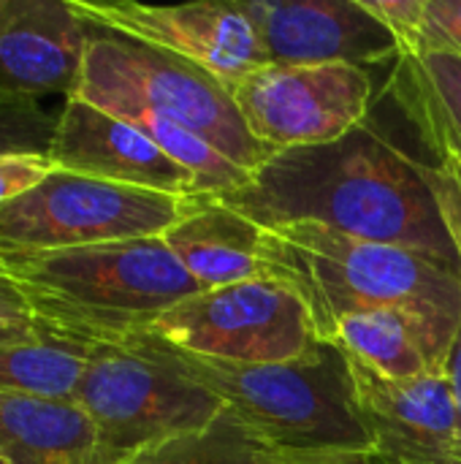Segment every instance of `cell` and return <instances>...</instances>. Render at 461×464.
<instances>
[{
    "label": "cell",
    "instance_id": "obj_1",
    "mask_svg": "<svg viewBox=\"0 0 461 464\" xmlns=\"http://www.w3.org/2000/svg\"><path fill=\"white\" fill-rule=\"evenodd\" d=\"M427 166L367 120L337 141L269 155L220 201L261 228L312 223L461 269Z\"/></svg>",
    "mask_w": 461,
    "mask_h": 464
},
{
    "label": "cell",
    "instance_id": "obj_2",
    "mask_svg": "<svg viewBox=\"0 0 461 464\" xmlns=\"http://www.w3.org/2000/svg\"><path fill=\"white\" fill-rule=\"evenodd\" d=\"M264 264L304 302L318 340L348 313L394 310L440 370L461 326V269L408 247L291 223L264 228Z\"/></svg>",
    "mask_w": 461,
    "mask_h": 464
},
{
    "label": "cell",
    "instance_id": "obj_3",
    "mask_svg": "<svg viewBox=\"0 0 461 464\" xmlns=\"http://www.w3.org/2000/svg\"><path fill=\"white\" fill-rule=\"evenodd\" d=\"M35 324L82 337L122 340L204 291L160 237L33 256H0Z\"/></svg>",
    "mask_w": 461,
    "mask_h": 464
},
{
    "label": "cell",
    "instance_id": "obj_4",
    "mask_svg": "<svg viewBox=\"0 0 461 464\" xmlns=\"http://www.w3.org/2000/svg\"><path fill=\"white\" fill-rule=\"evenodd\" d=\"M166 345V343H163ZM177 367L206 386L261 443L291 459L372 457L348 356L318 343L283 364H226L166 345Z\"/></svg>",
    "mask_w": 461,
    "mask_h": 464
},
{
    "label": "cell",
    "instance_id": "obj_5",
    "mask_svg": "<svg viewBox=\"0 0 461 464\" xmlns=\"http://www.w3.org/2000/svg\"><path fill=\"white\" fill-rule=\"evenodd\" d=\"M90 348L76 402L98 430V464H122L141 449L209 427L220 400L185 375L149 332L84 340Z\"/></svg>",
    "mask_w": 461,
    "mask_h": 464
},
{
    "label": "cell",
    "instance_id": "obj_6",
    "mask_svg": "<svg viewBox=\"0 0 461 464\" xmlns=\"http://www.w3.org/2000/svg\"><path fill=\"white\" fill-rule=\"evenodd\" d=\"M73 98L87 103L125 101L155 111L201 136L250 174L274 155L250 133L223 82L177 54L92 24Z\"/></svg>",
    "mask_w": 461,
    "mask_h": 464
},
{
    "label": "cell",
    "instance_id": "obj_7",
    "mask_svg": "<svg viewBox=\"0 0 461 464\" xmlns=\"http://www.w3.org/2000/svg\"><path fill=\"white\" fill-rule=\"evenodd\" d=\"M190 201L52 169L41 185L0 209V256L163 237Z\"/></svg>",
    "mask_w": 461,
    "mask_h": 464
},
{
    "label": "cell",
    "instance_id": "obj_8",
    "mask_svg": "<svg viewBox=\"0 0 461 464\" xmlns=\"http://www.w3.org/2000/svg\"><path fill=\"white\" fill-rule=\"evenodd\" d=\"M147 332L182 353L226 364L296 362L321 343L304 302L272 277L198 291Z\"/></svg>",
    "mask_w": 461,
    "mask_h": 464
},
{
    "label": "cell",
    "instance_id": "obj_9",
    "mask_svg": "<svg viewBox=\"0 0 461 464\" xmlns=\"http://www.w3.org/2000/svg\"><path fill=\"white\" fill-rule=\"evenodd\" d=\"M250 133L272 152L329 144L370 120L372 76L367 68L261 65L231 87Z\"/></svg>",
    "mask_w": 461,
    "mask_h": 464
},
{
    "label": "cell",
    "instance_id": "obj_10",
    "mask_svg": "<svg viewBox=\"0 0 461 464\" xmlns=\"http://www.w3.org/2000/svg\"><path fill=\"white\" fill-rule=\"evenodd\" d=\"M71 5L87 24L177 54L223 82L228 90L264 65L258 38L236 0H198L182 5L71 0Z\"/></svg>",
    "mask_w": 461,
    "mask_h": 464
},
{
    "label": "cell",
    "instance_id": "obj_11",
    "mask_svg": "<svg viewBox=\"0 0 461 464\" xmlns=\"http://www.w3.org/2000/svg\"><path fill=\"white\" fill-rule=\"evenodd\" d=\"M264 65H378L397 63V38L361 0H236Z\"/></svg>",
    "mask_w": 461,
    "mask_h": 464
},
{
    "label": "cell",
    "instance_id": "obj_12",
    "mask_svg": "<svg viewBox=\"0 0 461 464\" xmlns=\"http://www.w3.org/2000/svg\"><path fill=\"white\" fill-rule=\"evenodd\" d=\"M351 375L375 462L461 464L459 421L443 370L383 378L351 362Z\"/></svg>",
    "mask_w": 461,
    "mask_h": 464
},
{
    "label": "cell",
    "instance_id": "obj_13",
    "mask_svg": "<svg viewBox=\"0 0 461 464\" xmlns=\"http://www.w3.org/2000/svg\"><path fill=\"white\" fill-rule=\"evenodd\" d=\"M54 169L92 179L168 193L179 198L201 196L196 177L168 158L139 128L82 98H68L57 114L49 147Z\"/></svg>",
    "mask_w": 461,
    "mask_h": 464
},
{
    "label": "cell",
    "instance_id": "obj_14",
    "mask_svg": "<svg viewBox=\"0 0 461 464\" xmlns=\"http://www.w3.org/2000/svg\"><path fill=\"white\" fill-rule=\"evenodd\" d=\"M90 24L71 0H11L0 24V92L41 101L76 95Z\"/></svg>",
    "mask_w": 461,
    "mask_h": 464
},
{
    "label": "cell",
    "instance_id": "obj_15",
    "mask_svg": "<svg viewBox=\"0 0 461 464\" xmlns=\"http://www.w3.org/2000/svg\"><path fill=\"white\" fill-rule=\"evenodd\" d=\"M160 239L204 291L266 277L264 228L220 198L196 196Z\"/></svg>",
    "mask_w": 461,
    "mask_h": 464
},
{
    "label": "cell",
    "instance_id": "obj_16",
    "mask_svg": "<svg viewBox=\"0 0 461 464\" xmlns=\"http://www.w3.org/2000/svg\"><path fill=\"white\" fill-rule=\"evenodd\" d=\"M98 430L76 400L0 394L3 464H98Z\"/></svg>",
    "mask_w": 461,
    "mask_h": 464
},
{
    "label": "cell",
    "instance_id": "obj_17",
    "mask_svg": "<svg viewBox=\"0 0 461 464\" xmlns=\"http://www.w3.org/2000/svg\"><path fill=\"white\" fill-rule=\"evenodd\" d=\"M389 90L437 160H461V54H399Z\"/></svg>",
    "mask_w": 461,
    "mask_h": 464
},
{
    "label": "cell",
    "instance_id": "obj_18",
    "mask_svg": "<svg viewBox=\"0 0 461 464\" xmlns=\"http://www.w3.org/2000/svg\"><path fill=\"white\" fill-rule=\"evenodd\" d=\"M340 348L353 364L383 378H416L437 370L416 326L394 310H361L337 318L321 337Z\"/></svg>",
    "mask_w": 461,
    "mask_h": 464
},
{
    "label": "cell",
    "instance_id": "obj_19",
    "mask_svg": "<svg viewBox=\"0 0 461 464\" xmlns=\"http://www.w3.org/2000/svg\"><path fill=\"white\" fill-rule=\"evenodd\" d=\"M41 326V324H38ZM90 348L82 337L41 326L35 337L0 345V394L76 400Z\"/></svg>",
    "mask_w": 461,
    "mask_h": 464
},
{
    "label": "cell",
    "instance_id": "obj_20",
    "mask_svg": "<svg viewBox=\"0 0 461 464\" xmlns=\"http://www.w3.org/2000/svg\"><path fill=\"white\" fill-rule=\"evenodd\" d=\"M272 451L239 419L223 411L209 427L136 451L122 464H291Z\"/></svg>",
    "mask_w": 461,
    "mask_h": 464
},
{
    "label": "cell",
    "instance_id": "obj_21",
    "mask_svg": "<svg viewBox=\"0 0 461 464\" xmlns=\"http://www.w3.org/2000/svg\"><path fill=\"white\" fill-rule=\"evenodd\" d=\"M57 114L46 111L41 101L14 98L0 92V155L35 152L49 155Z\"/></svg>",
    "mask_w": 461,
    "mask_h": 464
},
{
    "label": "cell",
    "instance_id": "obj_22",
    "mask_svg": "<svg viewBox=\"0 0 461 464\" xmlns=\"http://www.w3.org/2000/svg\"><path fill=\"white\" fill-rule=\"evenodd\" d=\"M421 49L461 54V0H427L424 3V24L418 35Z\"/></svg>",
    "mask_w": 461,
    "mask_h": 464
},
{
    "label": "cell",
    "instance_id": "obj_23",
    "mask_svg": "<svg viewBox=\"0 0 461 464\" xmlns=\"http://www.w3.org/2000/svg\"><path fill=\"white\" fill-rule=\"evenodd\" d=\"M54 163L49 155L35 152H5L0 155V209L41 185Z\"/></svg>",
    "mask_w": 461,
    "mask_h": 464
},
{
    "label": "cell",
    "instance_id": "obj_24",
    "mask_svg": "<svg viewBox=\"0 0 461 464\" xmlns=\"http://www.w3.org/2000/svg\"><path fill=\"white\" fill-rule=\"evenodd\" d=\"M361 3L397 38L399 54H408L418 46L427 0H361Z\"/></svg>",
    "mask_w": 461,
    "mask_h": 464
},
{
    "label": "cell",
    "instance_id": "obj_25",
    "mask_svg": "<svg viewBox=\"0 0 461 464\" xmlns=\"http://www.w3.org/2000/svg\"><path fill=\"white\" fill-rule=\"evenodd\" d=\"M427 177L461 266V160H437L435 166H427Z\"/></svg>",
    "mask_w": 461,
    "mask_h": 464
},
{
    "label": "cell",
    "instance_id": "obj_26",
    "mask_svg": "<svg viewBox=\"0 0 461 464\" xmlns=\"http://www.w3.org/2000/svg\"><path fill=\"white\" fill-rule=\"evenodd\" d=\"M0 326H35V315L30 310L22 288L0 269Z\"/></svg>",
    "mask_w": 461,
    "mask_h": 464
},
{
    "label": "cell",
    "instance_id": "obj_27",
    "mask_svg": "<svg viewBox=\"0 0 461 464\" xmlns=\"http://www.w3.org/2000/svg\"><path fill=\"white\" fill-rule=\"evenodd\" d=\"M443 375L448 381V389H451V400H454V411H456V421H459V443H461V326L448 348V356L443 362Z\"/></svg>",
    "mask_w": 461,
    "mask_h": 464
},
{
    "label": "cell",
    "instance_id": "obj_28",
    "mask_svg": "<svg viewBox=\"0 0 461 464\" xmlns=\"http://www.w3.org/2000/svg\"><path fill=\"white\" fill-rule=\"evenodd\" d=\"M41 332V326H0V345L3 343H16V340H27L35 337Z\"/></svg>",
    "mask_w": 461,
    "mask_h": 464
},
{
    "label": "cell",
    "instance_id": "obj_29",
    "mask_svg": "<svg viewBox=\"0 0 461 464\" xmlns=\"http://www.w3.org/2000/svg\"><path fill=\"white\" fill-rule=\"evenodd\" d=\"M291 464H378L372 457H323V459H296Z\"/></svg>",
    "mask_w": 461,
    "mask_h": 464
},
{
    "label": "cell",
    "instance_id": "obj_30",
    "mask_svg": "<svg viewBox=\"0 0 461 464\" xmlns=\"http://www.w3.org/2000/svg\"><path fill=\"white\" fill-rule=\"evenodd\" d=\"M8 5H11V0H0V24H3V19L8 14Z\"/></svg>",
    "mask_w": 461,
    "mask_h": 464
},
{
    "label": "cell",
    "instance_id": "obj_31",
    "mask_svg": "<svg viewBox=\"0 0 461 464\" xmlns=\"http://www.w3.org/2000/svg\"><path fill=\"white\" fill-rule=\"evenodd\" d=\"M0 464H3V459H0Z\"/></svg>",
    "mask_w": 461,
    "mask_h": 464
}]
</instances>
